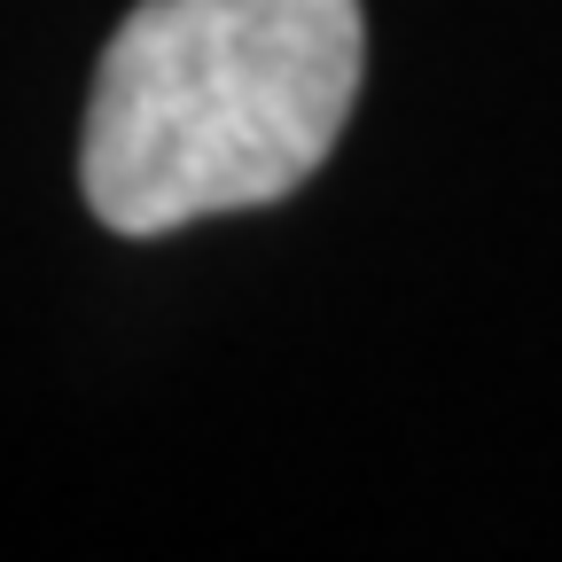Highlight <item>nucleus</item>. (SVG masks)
<instances>
[{
  "instance_id": "obj_1",
  "label": "nucleus",
  "mask_w": 562,
  "mask_h": 562,
  "mask_svg": "<svg viewBox=\"0 0 562 562\" xmlns=\"http://www.w3.org/2000/svg\"><path fill=\"white\" fill-rule=\"evenodd\" d=\"M360 70V0H140L87 87L79 195L133 243L281 203L328 165Z\"/></svg>"
}]
</instances>
